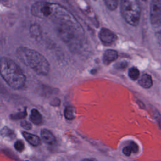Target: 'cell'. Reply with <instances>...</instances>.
<instances>
[{
	"mask_svg": "<svg viewBox=\"0 0 161 161\" xmlns=\"http://www.w3.org/2000/svg\"><path fill=\"white\" fill-rule=\"evenodd\" d=\"M32 15L39 18H48L56 22L75 19L65 8L58 4L40 1L34 3L31 8Z\"/></svg>",
	"mask_w": 161,
	"mask_h": 161,
	"instance_id": "1",
	"label": "cell"
},
{
	"mask_svg": "<svg viewBox=\"0 0 161 161\" xmlns=\"http://www.w3.org/2000/svg\"><path fill=\"white\" fill-rule=\"evenodd\" d=\"M18 58L26 66L40 75H47L50 72V64L38 52L30 48L20 47L16 50Z\"/></svg>",
	"mask_w": 161,
	"mask_h": 161,
	"instance_id": "2",
	"label": "cell"
},
{
	"mask_svg": "<svg viewBox=\"0 0 161 161\" xmlns=\"http://www.w3.org/2000/svg\"><path fill=\"white\" fill-rule=\"evenodd\" d=\"M0 75L6 83L13 89L23 88L26 78L21 68L8 57L0 58Z\"/></svg>",
	"mask_w": 161,
	"mask_h": 161,
	"instance_id": "3",
	"label": "cell"
},
{
	"mask_svg": "<svg viewBox=\"0 0 161 161\" xmlns=\"http://www.w3.org/2000/svg\"><path fill=\"white\" fill-rule=\"evenodd\" d=\"M120 9L125 21L131 26H136L140 22L141 8L138 0H121Z\"/></svg>",
	"mask_w": 161,
	"mask_h": 161,
	"instance_id": "4",
	"label": "cell"
},
{
	"mask_svg": "<svg viewBox=\"0 0 161 161\" xmlns=\"http://www.w3.org/2000/svg\"><path fill=\"white\" fill-rule=\"evenodd\" d=\"M150 19L153 31L161 35V0H152L150 6Z\"/></svg>",
	"mask_w": 161,
	"mask_h": 161,
	"instance_id": "5",
	"label": "cell"
},
{
	"mask_svg": "<svg viewBox=\"0 0 161 161\" xmlns=\"http://www.w3.org/2000/svg\"><path fill=\"white\" fill-rule=\"evenodd\" d=\"M99 38L104 45H110L117 39V36L110 30L103 28L99 32Z\"/></svg>",
	"mask_w": 161,
	"mask_h": 161,
	"instance_id": "6",
	"label": "cell"
},
{
	"mask_svg": "<svg viewBox=\"0 0 161 161\" xmlns=\"http://www.w3.org/2000/svg\"><path fill=\"white\" fill-rule=\"evenodd\" d=\"M118 57V52L112 49H109L107 50L104 52L103 57V63L106 65H108L110 63L114 62L117 59Z\"/></svg>",
	"mask_w": 161,
	"mask_h": 161,
	"instance_id": "7",
	"label": "cell"
},
{
	"mask_svg": "<svg viewBox=\"0 0 161 161\" xmlns=\"http://www.w3.org/2000/svg\"><path fill=\"white\" fill-rule=\"evenodd\" d=\"M41 137L43 141L48 144V145H53L55 143L56 139L53 134L47 129H43L41 131Z\"/></svg>",
	"mask_w": 161,
	"mask_h": 161,
	"instance_id": "8",
	"label": "cell"
},
{
	"mask_svg": "<svg viewBox=\"0 0 161 161\" xmlns=\"http://www.w3.org/2000/svg\"><path fill=\"white\" fill-rule=\"evenodd\" d=\"M22 134L23 137L25 138V140L31 145L34 147H37L41 144V140L38 136L30 133L26 131H23Z\"/></svg>",
	"mask_w": 161,
	"mask_h": 161,
	"instance_id": "9",
	"label": "cell"
},
{
	"mask_svg": "<svg viewBox=\"0 0 161 161\" xmlns=\"http://www.w3.org/2000/svg\"><path fill=\"white\" fill-rule=\"evenodd\" d=\"M29 32L31 37L36 39H38L40 37L42 36V30L39 24L33 23L31 25L29 29Z\"/></svg>",
	"mask_w": 161,
	"mask_h": 161,
	"instance_id": "10",
	"label": "cell"
},
{
	"mask_svg": "<svg viewBox=\"0 0 161 161\" xmlns=\"http://www.w3.org/2000/svg\"><path fill=\"white\" fill-rule=\"evenodd\" d=\"M30 119L33 124L36 125H40L43 122V118L42 114L36 109H33L31 111Z\"/></svg>",
	"mask_w": 161,
	"mask_h": 161,
	"instance_id": "11",
	"label": "cell"
},
{
	"mask_svg": "<svg viewBox=\"0 0 161 161\" xmlns=\"http://www.w3.org/2000/svg\"><path fill=\"white\" fill-rule=\"evenodd\" d=\"M139 147L136 143L135 142H131L130 144L128 146L125 147L123 149V153L126 156H130L131 153H136L138 152Z\"/></svg>",
	"mask_w": 161,
	"mask_h": 161,
	"instance_id": "12",
	"label": "cell"
},
{
	"mask_svg": "<svg viewBox=\"0 0 161 161\" xmlns=\"http://www.w3.org/2000/svg\"><path fill=\"white\" fill-rule=\"evenodd\" d=\"M138 84L143 88L148 89L152 86V79L151 76L147 74H143L138 81Z\"/></svg>",
	"mask_w": 161,
	"mask_h": 161,
	"instance_id": "13",
	"label": "cell"
},
{
	"mask_svg": "<svg viewBox=\"0 0 161 161\" xmlns=\"http://www.w3.org/2000/svg\"><path fill=\"white\" fill-rule=\"evenodd\" d=\"M64 116L68 120H72L75 118L76 115V109L74 107L69 106L64 109Z\"/></svg>",
	"mask_w": 161,
	"mask_h": 161,
	"instance_id": "14",
	"label": "cell"
},
{
	"mask_svg": "<svg viewBox=\"0 0 161 161\" xmlns=\"http://www.w3.org/2000/svg\"><path fill=\"white\" fill-rule=\"evenodd\" d=\"M0 134L2 136H3L4 138H7L10 140L14 139L16 136L14 132L12 130H11L10 128H9L8 127H6V126H5L3 129H1V130L0 131Z\"/></svg>",
	"mask_w": 161,
	"mask_h": 161,
	"instance_id": "15",
	"label": "cell"
},
{
	"mask_svg": "<svg viewBox=\"0 0 161 161\" xmlns=\"http://www.w3.org/2000/svg\"><path fill=\"white\" fill-rule=\"evenodd\" d=\"M104 1L106 7L109 9L113 11L117 8L120 0H104Z\"/></svg>",
	"mask_w": 161,
	"mask_h": 161,
	"instance_id": "16",
	"label": "cell"
},
{
	"mask_svg": "<svg viewBox=\"0 0 161 161\" xmlns=\"http://www.w3.org/2000/svg\"><path fill=\"white\" fill-rule=\"evenodd\" d=\"M140 75V72L138 69L136 67H131L128 70V76L129 77L133 80H136Z\"/></svg>",
	"mask_w": 161,
	"mask_h": 161,
	"instance_id": "17",
	"label": "cell"
},
{
	"mask_svg": "<svg viewBox=\"0 0 161 161\" xmlns=\"http://www.w3.org/2000/svg\"><path fill=\"white\" fill-rule=\"evenodd\" d=\"M26 114H27L26 109H25L24 111H22L21 112H18V113H16L11 114L9 116V118L12 120H18V119H23V118H25Z\"/></svg>",
	"mask_w": 161,
	"mask_h": 161,
	"instance_id": "18",
	"label": "cell"
},
{
	"mask_svg": "<svg viewBox=\"0 0 161 161\" xmlns=\"http://www.w3.org/2000/svg\"><path fill=\"white\" fill-rule=\"evenodd\" d=\"M14 147L15 148V149L19 152H21L22 151H23L24 148H25V145H24V143L23 141L21 140H18L16 141L15 143H14Z\"/></svg>",
	"mask_w": 161,
	"mask_h": 161,
	"instance_id": "19",
	"label": "cell"
},
{
	"mask_svg": "<svg viewBox=\"0 0 161 161\" xmlns=\"http://www.w3.org/2000/svg\"><path fill=\"white\" fill-rule=\"evenodd\" d=\"M20 125H21V126L23 128H24V129H25V130H30L31 128V123H30L29 122H28V121H21V123H20Z\"/></svg>",
	"mask_w": 161,
	"mask_h": 161,
	"instance_id": "20",
	"label": "cell"
},
{
	"mask_svg": "<svg viewBox=\"0 0 161 161\" xmlns=\"http://www.w3.org/2000/svg\"><path fill=\"white\" fill-rule=\"evenodd\" d=\"M126 66H127V62H119L118 64V67H117L118 69H125Z\"/></svg>",
	"mask_w": 161,
	"mask_h": 161,
	"instance_id": "21",
	"label": "cell"
},
{
	"mask_svg": "<svg viewBox=\"0 0 161 161\" xmlns=\"http://www.w3.org/2000/svg\"><path fill=\"white\" fill-rule=\"evenodd\" d=\"M82 161H92V160H90V159H87V158H86V159H84V160H82Z\"/></svg>",
	"mask_w": 161,
	"mask_h": 161,
	"instance_id": "22",
	"label": "cell"
},
{
	"mask_svg": "<svg viewBox=\"0 0 161 161\" xmlns=\"http://www.w3.org/2000/svg\"><path fill=\"white\" fill-rule=\"evenodd\" d=\"M142 1H146V0H142Z\"/></svg>",
	"mask_w": 161,
	"mask_h": 161,
	"instance_id": "23",
	"label": "cell"
}]
</instances>
